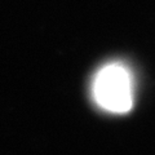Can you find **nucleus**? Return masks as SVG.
<instances>
[{
  "label": "nucleus",
  "instance_id": "1",
  "mask_svg": "<svg viewBox=\"0 0 155 155\" xmlns=\"http://www.w3.org/2000/svg\"><path fill=\"white\" fill-rule=\"evenodd\" d=\"M92 98L94 104L111 114H125L134 102V79L123 62L104 65L92 80Z\"/></svg>",
  "mask_w": 155,
  "mask_h": 155
}]
</instances>
